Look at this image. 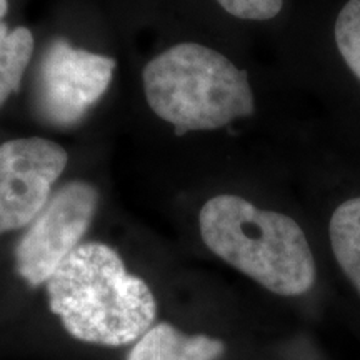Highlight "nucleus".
I'll list each match as a JSON object with an SVG mask.
<instances>
[{
    "instance_id": "f257e3e1",
    "label": "nucleus",
    "mask_w": 360,
    "mask_h": 360,
    "mask_svg": "<svg viewBox=\"0 0 360 360\" xmlns=\"http://www.w3.org/2000/svg\"><path fill=\"white\" fill-rule=\"evenodd\" d=\"M51 310L74 339L120 347L146 334L157 317V302L141 277L125 269L112 247L79 245L47 282Z\"/></svg>"
},
{
    "instance_id": "f03ea898",
    "label": "nucleus",
    "mask_w": 360,
    "mask_h": 360,
    "mask_svg": "<svg viewBox=\"0 0 360 360\" xmlns=\"http://www.w3.org/2000/svg\"><path fill=\"white\" fill-rule=\"evenodd\" d=\"M199 225L217 257L274 294L297 297L314 285V254L294 219L225 193L202 207Z\"/></svg>"
},
{
    "instance_id": "7ed1b4c3",
    "label": "nucleus",
    "mask_w": 360,
    "mask_h": 360,
    "mask_svg": "<svg viewBox=\"0 0 360 360\" xmlns=\"http://www.w3.org/2000/svg\"><path fill=\"white\" fill-rule=\"evenodd\" d=\"M142 79L150 109L177 135L215 130L254 114L247 72L205 45H174L148 62Z\"/></svg>"
},
{
    "instance_id": "20e7f679",
    "label": "nucleus",
    "mask_w": 360,
    "mask_h": 360,
    "mask_svg": "<svg viewBox=\"0 0 360 360\" xmlns=\"http://www.w3.org/2000/svg\"><path fill=\"white\" fill-rule=\"evenodd\" d=\"M115 60L64 39L47 45L35 79V110L45 124L72 127L101 101L112 82Z\"/></svg>"
},
{
    "instance_id": "39448f33",
    "label": "nucleus",
    "mask_w": 360,
    "mask_h": 360,
    "mask_svg": "<svg viewBox=\"0 0 360 360\" xmlns=\"http://www.w3.org/2000/svg\"><path fill=\"white\" fill-rule=\"evenodd\" d=\"M98 205V192L87 182H70L49 200L15 250L19 276L30 285L49 282L79 247Z\"/></svg>"
},
{
    "instance_id": "423d86ee",
    "label": "nucleus",
    "mask_w": 360,
    "mask_h": 360,
    "mask_svg": "<svg viewBox=\"0 0 360 360\" xmlns=\"http://www.w3.org/2000/svg\"><path fill=\"white\" fill-rule=\"evenodd\" d=\"M67 160L64 148L47 139H15L0 146V233L37 219Z\"/></svg>"
},
{
    "instance_id": "0eeeda50",
    "label": "nucleus",
    "mask_w": 360,
    "mask_h": 360,
    "mask_svg": "<svg viewBox=\"0 0 360 360\" xmlns=\"http://www.w3.org/2000/svg\"><path fill=\"white\" fill-rule=\"evenodd\" d=\"M224 350V342L207 335H186L162 322L137 340L127 360H217Z\"/></svg>"
},
{
    "instance_id": "6e6552de",
    "label": "nucleus",
    "mask_w": 360,
    "mask_h": 360,
    "mask_svg": "<svg viewBox=\"0 0 360 360\" xmlns=\"http://www.w3.org/2000/svg\"><path fill=\"white\" fill-rule=\"evenodd\" d=\"M328 233L335 260L360 294V197L337 207Z\"/></svg>"
},
{
    "instance_id": "1a4fd4ad",
    "label": "nucleus",
    "mask_w": 360,
    "mask_h": 360,
    "mask_svg": "<svg viewBox=\"0 0 360 360\" xmlns=\"http://www.w3.org/2000/svg\"><path fill=\"white\" fill-rule=\"evenodd\" d=\"M32 52L34 37L29 29H8L0 22V107L19 90Z\"/></svg>"
},
{
    "instance_id": "9d476101",
    "label": "nucleus",
    "mask_w": 360,
    "mask_h": 360,
    "mask_svg": "<svg viewBox=\"0 0 360 360\" xmlns=\"http://www.w3.org/2000/svg\"><path fill=\"white\" fill-rule=\"evenodd\" d=\"M335 44L360 82V0H349L335 22Z\"/></svg>"
},
{
    "instance_id": "9b49d317",
    "label": "nucleus",
    "mask_w": 360,
    "mask_h": 360,
    "mask_svg": "<svg viewBox=\"0 0 360 360\" xmlns=\"http://www.w3.org/2000/svg\"><path fill=\"white\" fill-rule=\"evenodd\" d=\"M219 6L237 19L269 20L282 11L283 0H217Z\"/></svg>"
},
{
    "instance_id": "f8f14e48",
    "label": "nucleus",
    "mask_w": 360,
    "mask_h": 360,
    "mask_svg": "<svg viewBox=\"0 0 360 360\" xmlns=\"http://www.w3.org/2000/svg\"><path fill=\"white\" fill-rule=\"evenodd\" d=\"M7 11H8V2L7 0H0V22H2L4 17H6Z\"/></svg>"
}]
</instances>
